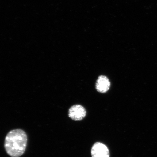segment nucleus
Instances as JSON below:
<instances>
[{
  "mask_svg": "<svg viewBox=\"0 0 157 157\" xmlns=\"http://www.w3.org/2000/svg\"><path fill=\"white\" fill-rule=\"evenodd\" d=\"M110 85V82L107 76L101 75L98 78L96 84V88L99 93H105L109 90Z\"/></svg>",
  "mask_w": 157,
  "mask_h": 157,
  "instance_id": "4",
  "label": "nucleus"
},
{
  "mask_svg": "<svg viewBox=\"0 0 157 157\" xmlns=\"http://www.w3.org/2000/svg\"><path fill=\"white\" fill-rule=\"evenodd\" d=\"M86 110L80 105H75L69 109L68 116L70 118L76 121H81L85 117Z\"/></svg>",
  "mask_w": 157,
  "mask_h": 157,
  "instance_id": "2",
  "label": "nucleus"
},
{
  "mask_svg": "<svg viewBox=\"0 0 157 157\" xmlns=\"http://www.w3.org/2000/svg\"><path fill=\"white\" fill-rule=\"evenodd\" d=\"M91 154L92 157H109V149L105 144L97 142L92 147Z\"/></svg>",
  "mask_w": 157,
  "mask_h": 157,
  "instance_id": "3",
  "label": "nucleus"
},
{
  "mask_svg": "<svg viewBox=\"0 0 157 157\" xmlns=\"http://www.w3.org/2000/svg\"><path fill=\"white\" fill-rule=\"evenodd\" d=\"M27 142L26 133L21 129L11 130L6 136L4 147L10 156L19 157L24 154Z\"/></svg>",
  "mask_w": 157,
  "mask_h": 157,
  "instance_id": "1",
  "label": "nucleus"
}]
</instances>
